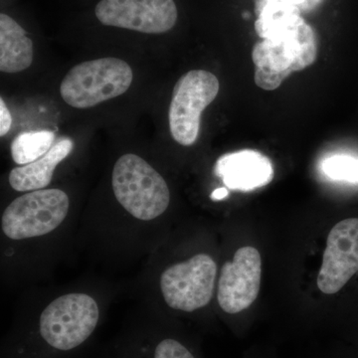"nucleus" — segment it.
<instances>
[{
  "instance_id": "obj_1",
  "label": "nucleus",
  "mask_w": 358,
  "mask_h": 358,
  "mask_svg": "<svg viewBox=\"0 0 358 358\" xmlns=\"http://www.w3.org/2000/svg\"><path fill=\"white\" fill-rule=\"evenodd\" d=\"M317 54V37L307 22L274 38L263 39L252 51L257 86L266 91L279 88L292 73L313 65Z\"/></svg>"
},
{
  "instance_id": "obj_2",
  "label": "nucleus",
  "mask_w": 358,
  "mask_h": 358,
  "mask_svg": "<svg viewBox=\"0 0 358 358\" xmlns=\"http://www.w3.org/2000/svg\"><path fill=\"white\" fill-rule=\"evenodd\" d=\"M115 199L134 218L150 221L166 212L171 192L164 178L138 155H122L112 176Z\"/></svg>"
},
{
  "instance_id": "obj_3",
  "label": "nucleus",
  "mask_w": 358,
  "mask_h": 358,
  "mask_svg": "<svg viewBox=\"0 0 358 358\" xmlns=\"http://www.w3.org/2000/svg\"><path fill=\"white\" fill-rule=\"evenodd\" d=\"M133 70L126 61L108 57L80 63L60 85V95L76 109H89L124 95L133 83Z\"/></svg>"
},
{
  "instance_id": "obj_4",
  "label": "nucleus",
  "mask_w": 358,
  "mask_h": 358,
  "mask_svg": "<svg viewBox=\"0 0 358 358\" xmlns=\"http://www.w3.org/2000/svg\"><path fill=\"white\" fill-rule=\"evenodd\" d=\"M99 319L98 305L89 294H65L52 301L42 312L39 336L52 350L70 352L88 341Z\"/></svg>"
},
{
  "instance_id": "obj_5",
  "label": "nucleus",
  "mask_w": 358,
  "mask_h": 358,
  "mask_svg": "<svg viewBox=\"0 0 358 358\" xmlns=\"http://www.w3.org/2000/svg\"><path fill=\"white\" fill-rule=\"evenodd\" d=\"M63 190L40 189L13 200L1 218V228L13 240L44 236L58 228L69 211Z\"/></svg>"
},
{
  "instance_id": "obj_6",
  "label": "nucleus",
  "mask_w": 358,
  "mask_h": 358,
  "mask_svg": "<svg viewBox=\"0 0 358 358\" xmlns=\"http://www.w3.org/2000/svg\"><path fill=\"white\" fill-rule=\"evenodd\" d=\"M219 88L217 77L208 71L192 70L179 78L169 113L171 136L179 145L196 143L202 112L215 100Z\"/></svg>"
},
{
  "instance_id": "obj_7",
  "label": "nucleus",
  "mask_w": 358,
  "mask_h": 358,
  "mask_svg": "<svg viewBox=\"0 0 358 358\" xmlns=\"http://www.w3.org/2000/svg\"><path fill=\"white\" fill-rule=\"evenodd\" d=\"M217 265L206 254L167 268L160 277V289L169 308L192 313L206 307L213 296Z\"/></svg>"
},
{
  "instance_id": "obj_8",
  "label": "nucleus",
  "mask_w": 358,
  "mask_h": 358,
  "mask_svg": "<svg viewBox=\"0 0 358 358\" xmlns=\"http://www.w3.org/2000/svg\"><path fill=\"white\" fill-rule=\"evenodd\" d=\"M95 15L105 26L162 34L173 29L178 11L174 0H100Z\"/></svg>"
},
{
  "instance_id": "obj_9",
  "label": "nucleus",
  "mask_w": 358,
  "mask_h": 358,
  "mask_svg": "<svg viewBox=\"0 0 358 358\" xmlns=\"http://www.w3.org/2000/svg\"><path fill=\"white\" fill-rule=\"evenodd\" d=\"M262 260L254 247L237 250L231 262L224 264L217 300L223 312L236 315L251 307L260 292Z\"/></svg>"
},
{
  "instance_id": "obj_10",
  "label": "nucleus",
  "mask_w": 358,
  "mask_h": 358,
  "mask_svg": "<svg viewBox=\"0 0 358 358\" xmlns=\"http://www.w3.org/2000/svg\"><path fill=\"white\" fill-rule=\"evenodd\" d=\"M357 272L358 218L345 219L329 233L317 287L324 294H336Z\"/></svg>"
},
{
  "instance_id": "obj_11",
  "label": "nucleus",
  "mask_w": 358,
  "mask_h": 358,
  "mask_svg": "<svg viewBox=\"0 0 358 358\" xmlns=\"http://www.w3.org/2000/svg\"><path fill=\"white\" fill-rule=\"evenodd\" d=\"M214 171L228 188L240 192L263 187L274 178V167L268 157L252 150L222 155Z\"/></svg>"
},
{
  "instance_id": "obj_12",
  "label": "nucleus",
  "mask_w": 358,
  "mask_h": 358,
  "mask_svg": "<svg viewBox=\"0 0 358 358\" xmlns=\"http://www.w3.org/2000/svg\"><path fill=\"white\" fill-rule=\"evenodd\" d=\"M74 143L70 138H61L54 143L46 155L31 164L15 167L9 174V183L16 192H35L50 185L54 171L71 154Z\"/></svg>"
},
{
  "instance_id": "obj_13",
  "label": "nucleus",
  "mask_w": 358,
  "mask_h": 358,
  "mask_svg": "<svg viewBox=\"0 0 358 358\" xmlns=\"http://www.w3.org/2000/svg\"><path fill=\"white\" fill-rule=\"evenodd\" d=\"M34 57L32 40L11 16L0 14V71L22 72L31 66Z\"/></svg>"
},
{
  "instance_id": "obj_14",
  "label": "nucleus",
  "mask_w": 358,
  "mask_h": 358,
  "mask_svg": "<svg viewBox=\"0 0 358 358\" xmlns=\"http://www.w3.org/2000/svg\"><path fill=\"white\" fill-rule=\"evenodd\" d=\"M305 22L299 7L285 2L270 1L257 14L255 30L261 38L271 39Z\"/></svg>"
},
{
  "instance_id": "obj_15",
  "label": "nucleus",
  "mask_w": 358,
  "mask_h": 358,
  "mask_svg": "<svg viewBox=\"0 0 358 358\" xmlns=\"http://www.w3.org/2000/svg\"><path fill=\"white\" fill-rule=\"evenodd\" d=\"M55 141V133L51 131H24L11 143V157L20 166L31 164L46 155Z\"/></svg>"
},
{
  "instance_id": "obj_16",
  "label": "nucleus",
  "mask_w": 358,
  "mask_h": 358,
  "mask_svg": "<svg viewBox=\"0 0 358 358\" xmlns=\"http://www.w3.org/2000/svg\"><path fill=\"white\" fill-rule=\"evenodd\" d=\"M322 171L334 180L358 182V159L348 155H334L322 162Z\"/></svg>"
},
{
  "instance_id": "obj_17",
  "label": "nucleus",
  "mask_w": 358,
  "mask_h": 358,
  "mask_svg": "<svg viewBox=\"0 0 358 358\" xmlns=\"http://www.w3.org/2000/svg\"><path fill=\"white\" fill-rule=\"evenodd\" d=\"M152 358H197L189 348L178 339L162 338L152 350Z\"/></svg>"
},
{
  "instance_id": "obj_18",
  "label": "nucleus",
  "mask_w": 358,
  "mask_h": 358,
  "mask_svg": "<svg viewBox=\"0 0 358 358\" xmlns=\"http://www.w3.org/2000/svg\"><path fill=\"white\" fill-rule=\"evenodd\" d=\"M254 1H255V13L257 15L262 10L263 7L270 1L285 2V3L299 7L301 13H308V11L317 8L324 0H254Z\"/></svg>"
},
{
  "instance_id": "obj_19",
  "label": "nucleus",
  "mask_w": 358,
  "mask_h": 358,
  "mask_svg": "<svg viewBox=\"0 0 358 358\" xmlns=\"http://www.w3.org/2000/svg\"><path fill=\"white\" fill-rule=\"evenodd\" d=\"M13 117L3 99H0V136H4L10 131Z\"/></svg>"
},
{
  "instance_id": "obj_20",
  "label": "nucleus",
  "mask_w": 358,
  "mask_h": 358,
  "mask_svg": "<svg viewBox=\"0 0 358 358\" xmlns=\"http://www.w3.org/2000/svg\"><path fill=\"white\" fill-rule=\"evenodd\" d=\"M228 194H229V192H228L227 188H217V189H215L212 192L211 199L212 200H214V201H217V200H222L225 199V197L228 196Z\"/></svg>"
}]
</instances>
